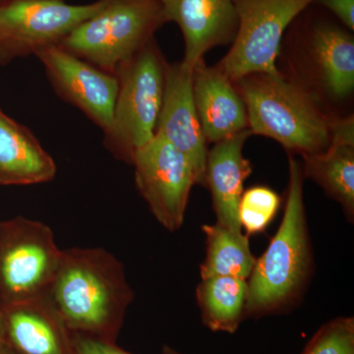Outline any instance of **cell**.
<instances>
[{
    "mask_svg": "<svg viewBox=\"0 0 354 354\" xmlns=\"http://www.w3.org/2000/svg\"><path fill=\"white\" fill-rule=\"evenodd\" d=\"M48 295L72 334L111 344L134 298L122 263L102 248L62 250Z\"/></svg>",
    "mask_w": 354,
    "mask_h": 354,
    "instance_id": "1",
    "label": "cell"
},
{
    "mask_svg": "<svg viewBox=\"0 0 354 354\" xmlns=\"http://www.w3.org/2000/svg\"><path fill=\"white\" fill-rule=\"evenodd\" d=\"M247 111L251 134L269 137L300 155L323 152L330 143L333 116L320 97L281 71L258 73L234 82Z\"/></svg>",
    "mask_w": 354,
    "mask_h": 354,
    "instance_id": "2",
    "label": "cell"
},
{
    "mask_svg": "<svg viewBox=\"0 0 354 354\" xmlns=\"http://www.w3.org/2000/svg\"><path fill=\"white\" fill-rule=\"evenodd\" d=\"M302 167L290 158V178L283 221L248 281L244 317L279 312L297 298L310 271L311 254L304 201Z\"/></svg>",
    "mask_w": 354,
    "mask_h": 354,
    "instance_id": "3",
    "label": "cell"
},
{
    "mask_svg": "<svg viewBox=\"0 0 354 354\" xmlns=\"http://www.w3.org/2000/svg\"><path fill=\"white\" fill-rule=\"evenodd\" d=\"M167 65L152 39L114 73L118 81V97L104 144L121 162L132 165L137 151L155 137Z\"/></svg>",
    "mask_w": 354,
    "mask_h": 354,
    "instance_id": "4",
    "label": "cell"
},
{
    "mask_svg": "<svg viewBox=\"0 0 354 354\" xmlns=\"http://www.w3.org/2000/svg\"><path fill=\"white\" fill-rule=\"evenodd\" d=\"M165 23L160 0H106L99 12L58 46L114 75L122 62L153 39Z\"/></svg>",
    "mask_w": 354,
    "mask_h": 354,
    "instance_id": "5",
    "label": "cell"
},
{
    "mask_svg": "<svg viewBox=\"0 0 354 354\" xmlns=\"http://www.w3.org/2000/svg\"><path fill=\"white\" fill-rule=\"evenodd\" d=\"M62 255L46 223L24 216L0 221V304L48 295Z\"/></svg>",
    "mask_w": 354,
    "mask_h": 354,
    "instance_id": "6",
    "label": "cell"
},
{
    "mask_svg": "<svg viewBox=\"0 0 354 354\" xmlns=\"http://www.w3.org/2000/svg\"><path fill=\"white\" fill-rule=\"evenodd\" d=\"M317 0H234L239 30L216 65L232 82L251 74L279 73L281 39L293 20Z\"/></svg>",
    "mask_w": 354,
    "mask_h": 354,
    "instance_id": "7",
    "label": "cell"
},
{
    "mask_svg": "<svg viewBox=\"0 0 354 354\" xmlns=\"http://www.w3.org/2000/svg\"><path fill=\"white\" fill-rule=\"evenodd\" d=\"M104 3L106 0L84 6L64 0H4L0 3V66L58 46Z\"/></svg>",
    "mask_w": 354,
    "mask_h": 354,
    "instance_id": "8",
    "label": "cell"
},
{
    "mask_svg": "<svg viewBox=\"0 0 354 354\" xmlns=\"http://www.w3.org/2000/svg\"><path fill=\"white\" fill-rule=\"evenodd\" d=\"M135 183L158 223L169 232L183 225L196 177L187 158L164 137H155L135 153Z\"/></svg>",
    "mask_w": 354,
    "mask_h": 354,
    "instance_id": "9",
    "label": "cell"
},
{
    "mask_svg": "<svg viewBox=\"0 0 354 354\" xmlns=\"http://www.w3.org/2000/svg\"><path fill=\"white\" fill-rule=\"evenodd\" d=\"M57 95L76 106L106 133L111 127L118 92L115 75L102 71L58 46L38 51Z\"/></svg>",
    "mask_w": 354,
    "mask_h": 354,
    "instance_id": "10",
    "label": "cell"
},
{
    "mask_svg": "<svg viewBox=\"0 0 354 354\" xmlns=\"http://www.w3.org/2000/svg\"><path fill=\"white\" fill-rule=\"evenodd\" d=\"M156 134L183 153L197 184H206L207 141L193 97V68L183 62L169 64Z\"/></svg>",
    "mask_w": 354,
    "mask_h": 354,
    "instance_id": "11",
    "label": "cell"
},
{
    "mask_svg": "<svg viewBox=\"0 0 354 354\" xmlns=\"http://www.w3.org/2000/svg\"><path fill=\"white\" fill-rule=\"evenodd\" d=\"M6 346L12 354H76L72 333L48 295L0 304Z\"/></svg>",
    "mask_w": 354,
    "mask_h": 354,
    "instance_id": "12",
    "label": "cell"
},
{
    "mask_svg": "<svg viewBox=\"0 0 354 354\" xmlns=\"http://www.w3.org/2000/svg\"><path fill=\"white\" fill-rule=\"evenodd\" d=\"M165 22H176L183 32L184 58L191 68L207 51L232 44L239 30L234 0H164Z\"/></svg>",
    "mask_w": 354,
    "mask_h": 354,
    "instance_id": "13",
    "label": "cell"
},
{
    "mask_svg": "<svg viewBox=\"0 0 354 354\" xmlns=\"http://www.w3.org/2000/svg\"><path fill=\"white\" fill-rule=\"evenodd\" d=\"M193 97L207 143H218L249 129L243 100L216 66L204 60L193 69Z\"/></svg>",
    "mask_w": 354,
    "mask_h": 354,
    "instance_id": "14",
    "label": "cell"
},
{
    "mask_svg": "<svg viewBox=\"0 0 354 354\" xmlns=\"http://www.w3.org/2000/svg\"><path fill=\"white\" fill-rule=\"evenodd\" d=\"M306 60L316 88L335 101L351 97L354 88V39L329 22H317L307 34Z\"/></svg>",
    "mask_w": 354,
    "mask_h": 354,
    "instance_id": "15",
    "label": "cell"
},
{
    "mask_svg": "<svg viewBox=\"0 0 354 354\" xmlns=\"http://www.w3.org/2000/svg\"><path fill=\"white\" fill-rule=\"evenodd\" d=\"M250 135L247 129L218 142L207 156L206 183L213 197L216 223L234 232H242L239 202L244 181L252 172L250 160L243 155L244 144Z\"/></svg>",
    "mask_w": 354,
    "mask_h": 354,
    "instance_id": "16",
    "label": "cell"
},
{
    "mask_svg": "<svg viewBox=\"0 0 354 354\" xmlns=\"http://www.w3.org/2000/svg\"><path fill=\"white\" fill-rule=\"evenodd\" d=\"M57 165L29 128L0 109V185L50 183Z\"/></svg>",
    "mask_w": 354,
    "mask_h": 354,
    "instance_id": "17",
    "label": "cell"
},
{
    "mask_svg": "<svg viewBox=\"0 0 354 354\" xmlns=\"http://www.w3.org/2000/svg\"><path fill=\"white\" fill-rule=\"evenodd\" d=\"M247 279L212 277L202 279L196 297L203 324L213 332L234 334L244 318Z\"/></svg>",
    "mask_w": 354,
    "mask_h": 354,
    "instance_id": "18",
    "label": "cell"
},
{
    "mask_svg": "<svg viewBox=\"0 0 354 354\" xmlns=\"http://www.w3.org/2000/svg\"><path fill=\"white\" fill-rule=\"evenodd\" d=\"M305 177L339 203L349 218L354 215V145L330 141L323 152L304 155Z\"/></svg>",
    "mask_w": 354,
    "mask_h": 354,
    "instance_id": "19",
    "label": "cell"
},
{
    "mask_svg": "<svg viewBox=\"0 0 354 354\" xmlns=\"http://www.w3.org/2000/svg\"><path fill=\"white\" fill-rule=\"evenodd\" d=\"M202 230L207 243L206 258L200 268L202 279L212 277L250 278L256 259L250 250L248 235L218 223L203 225Z\"/></svg>",
    "mask_w": 354,
    "mask_h": 354,
    "instance_id": "20",
    "label": "cell"
},
{
    "mask_svg": "<svg viewBox=\"0 0 354 354\" xmlns=\"http://www.w3.org/2000/svg\"><path fill=\"white\" fill-rule=\"evenodd\" d=\"M281 205V198L267 186H254L242 193L239 218L247 235L259 234L267 228Z\"/></svg>",
    "mask_w": 354,
    "mask_h": 354,
    "instance_id": "21",
    "label": "cell"
},
{
    "mask_svg": "<svg viewBox=\"0 0 354 354\" xmlns=\"http://www.w3.org/2000/svg\"><path fill=\"white\" fill-rule=\"evenodd\" d=\"M302 354H354L353 317H339L324 324Z\"/></svg>",
    "mask_w": 354,
    "mask_h": 354,
    "instance_id": "22",
    "label": "cell"
},
{
    "mask_svg": "<svg viewBox=\"0 0 354 354\" xmlns=\"http://www.w3.org/2000/svg\"><path fill=\"white\" fill-rule=\"evenodd\" d=\"M76 354H132L118 348L115 344L99 341L82 335L72 334ZM162 354H174L171 346H164Z\"/></svg>",
    "mask_w": 354,
    "mask_h": 354,
    "instance_id": "23",
    "label": "cell"
},
{
    "mask_svg": "<svg viewBox=\"0 0 354 354\" xmlns=\"http://www.w3.org/2000/svg\"><path fill=\"white\" fill-rule=\"evenodd\" d=\"M321 6L335 14L348 31L354 30V0H317Z\"/></svg>",
    "mask_w": 354,
    "mask_h": 354,
    "instance_id": "24",
    "label": "cell"
},
{
    "mask_svg": "<svg viewBox=\"0 0 354 354\" xmlns=\"http://www.w3.org/2000/svg\"><path fill=\"white\" fill-rule=\"evenodd\" d=\"M6 348V335H4L3 321H2L1 312H0V351Z\"/></svg>",
    "mask_w": 354,
    "mask_h": 354,
    "instance_id": "25",
    "label": "cell"
},
{
    "mask_svg": "<svg viewBox=\"0 0 354 354\" xmlns=\"http://www.w3.org/2000/svg\"><path fill=\"white\" fill-rule=\"evenodd\" d=\"M0 354H12L10 353V351H9L8 348H6H6H4L3 349H2L1 351H0Z\"/></svg>",
    "mask_w": 354,
    "mask_h": 354,
    "instance_id": "26",
    "label": "cell"
},
{
    "mask_svg": "<svg viewBox=\"0 0 354 354\" xmlns=\"http://www.w3.org/2000/svg\"><path fill=\"white\" fill-rule=\"evenodd\" d=\"M174 354H181V353H177V351H176V349H174Z\"/></svg>",
    "mask_w": 354,
    "mask_h": 354,
    "instance_id": "27",
    "label": "cell"
},
{
    "mask_svg": "<svg viewBox=\"0 0 354 354\" xmlns=\"http://www.w3.org/2000/svg\"><path fill=\"white\" fill-rule=\"evenodd\" d=\"M4 0H0V3H2V2H3Z\"/></svg>",
    "mask_w": 354,
    "mask_h": 354,
    "instance_id": "28",
    "label": "cell"
},
{
    "mask_svg": "<svg viewBox=\"0 0 354 354\" xmlns=\"http://www.w3.org/2000/svg\"><path fill=\"white\" fill-rule=\"evenodd\" d=\"M160 1H162H162H164V0H160Z\"/></svg>",
    "mask_w": 354,
    "mask_h": 354,
    "instance_id": "29",
    "label": "cell"
}]
</instances>
